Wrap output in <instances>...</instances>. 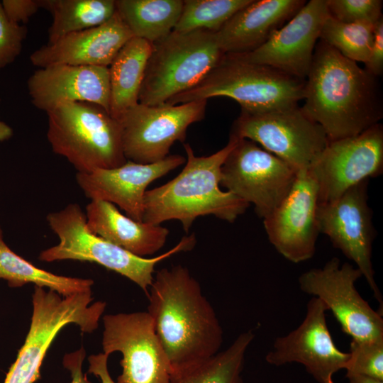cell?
<instances>
[{"label":"cell","instance_id":"obj_1","mask_svg":"<svg viewBox=\"0 0 383 383\" xmlns=\"http://www.w3.org/2000/svg\"><path fill=\"white\" fill-rule=\"evenodd\" d=\"M147 296L148 312L173 372L221 351V323L199 282L186 267L177 265L158 270Z\"/></svg>","mask_w":383,"mask_h":383},{"label":"cell","instance_id":"obj_2","mask_svg":"<svg viewBox=\"0 0 383 383\" xmlns=\"http://www.w3.org/2000/svg\"><path fill=\"white\" fill-rule=\"evenodd\" d=\"M303 100L302 111L329 140L355 136L383 116L378 77L321 40L315 48Z\"/></svg>","mask_w":383,"mask_h":383},{"label":"cell","instance_id":"obj_3","mask_svg":"<svg viewBox=\"0 0 383 383\" xmlns=\"http://www.w3.org/2000/svg\"><path fill=\"white\" fill-rule=\"evenodd\" d=\"M238 138L230 135L227 145L209 156H196L189 143L184 145L187 162L174 179L147 190L143 221L152 225L177 220L188 232L197 217L213 215L234 222L249 204L221 190V167Z\"/></svg>","mask_w":383,"mask_h":383},{"label":"cell","instance_id":"obj_4","mask_svg":"<svg viewBox=\"0 0 383 383\" xmlns=\"http://www.w3.org/2000/svg\"><path fill=\"white\" fill-rule=\"evenodd\" d=\"M51 230L57 235L56 245L43 250L39 260L44 262L78 260L97 263L135 283L148 294L157 263L196 245L194 234L183 237L172 249L157 256L143 257L107 241L87 227L85 213L79 204L72 203L46 216Z\"/></svg>","mask_w":383,"mask_h":383},{"label":"cell","instance_id":"obj_5","mask_svg":"<svg viewBox=\"0 0 383 383\" xmlns=\"http://www.w3.org/2000/svg\"><path fill=\"white\" fill-rule=\"evenodd\" d=\"M304 86L305 80L274 67L224 54L197 84L166 104L176 105L226 96L236 101L242 111L263 112L298 105L304 99Z\"/></svg>","mask_w":383,"mask_h":383},{"label":"cell","instance_id":"obj_6","mask_svg":"<svg viewBox=\"0 0 383 383\" xmlns=\"http://www.w3.org/2000/svg\"><path fill=\"white\" fill-rule=\"evenodd\" d=\"M46 113L47 138L52 151L65 157L78 173L112 169L126 162L121 125L102 106L67 102Z\"/></svg>","mask_w":383,"mask_h":383},{"label":"cell","instance_id":"obj_7","mask_svg":"<svg viewBox=\"0 0 383 383\" xmlns=\"http://www.w3.org/2000/svg\"><path fill=\"white\" fill-rule=\"evenodd\" d=\"M224 53L215 33L173 30L152 43L140 87L138 103L159 105L197 84Z\"/></svg>","mask_w":383,"mask_h":383},{"label":"cell","instance_id":"obj_8","mask_svg":"<svg viewBox=\"0 0 383 383\" xmlns=\"http://www.w3.org/2000/svg\"><path fill=\"white\" fill-rule=\"evenodd\" d=\"M91 291L62 296L55 291L35 286L33 314L28 333L4 383H34L45 354L57 333L67 325L75 324L84 333H92L106 304H91Z\"/></svg>","mask_w":383,"mask_h":383},{"label":"cell","instance_id":"obj_9","mask_svg":"<svg viewBox=\"0 0 383 383\" xmlns=\"http://www.w3.org/2000/svg\"><path fill=\"white\" fill-rule=\"evenodd\" d=\"M230 135L260 145L297 171L309 170L329 141L298 105L263 112L241 110Z\"/></svg>","mask_w":383,"mask_h":383},{"label":"cell","instance_id":"obj_10","mask_svg":"<svg viewBox=\"0 0 383 383\" xmlns=\"http://www.w3.org/2000/svg\"><path fill=\"white\" fill-rule=\"evenodd\" d=\"M299 171L248 139H238L221 167L220 185L246 203L262 219L291 190Z\"/></svg>","mask_w":383,"mask_h":383},{"label":"cell","instance_id":"obj_11","mask_svg":"<svg viewBox=\"0 0 383 383\" xmlns=\"http://www.w3.org/2000/svg\"><path fill=\"white\" fill-rule=\"evenodd\" d=\"M206 104V100L176 105L138 103L128 109L117 119L126 160L150 164L165 159L174 143L185 140L188 127L204 118Z\"/></svg>","mask_w":383,"mask_h":383},{"label":"cell","instance_id":"obj_12","mask_svg":"<svg viewBox=\"0 0 383 383\" xmlns=\"http://www.w3.org/2000/svg\"><path fill=\"white\" fill-rule=\"evenodd\" d=\"M362 277L357 267L348 262L341 265L338 257H333L323 267L302 273L298 282L303 292L326 305L351 339H382V314L374 311L355 287Z\"/></svg>","mask_w":383,"mask_h":383},{"label":"cell","instance_id":"obj_13","mask_svg":"<svg viewBox=\"0 0 383 383\" xmlns=\"http://www.w3.org/2000/svg\"><path fill=\"white\" fill-rule=\"evenodd\" d=\"M103 324V353L122 355L117 383H170L173 370L148 311L107 314Z\"/></svg>","mask_w":383,"mask_h":383},{"label":"cell","instance_id":"obj_14","mask_svg":"<svg viewBox=\"0 0 383 383\" xmlns=\"http://www.w3.org/2000/svg\"><path fill=\"white\" fill-rule=\"evenodd\" d=\"M369 179L348 189L337 199L318 204L319 233L326 235L333 245L353 261L365 278L382 314L383 299L374 279L372 262L374 228L367 204Z\"/></svg>","mask_w":383,"mask_h":383},{"label":"cell","instance_id":"obj_15","mask_svg":"<svg viewBox=\"0 0 383 383\" xmlns=\"http://www.w3.org/2000/svg\"><path fill=\"white\" fill-rule=\"evenodd\" d=\"M318 189V204L334 201L355 184L383 172L380 123L352 137L329 140L309 170Z\"/></svg>","mask_w":383,"mask_h":383},{"label":"cell","instance_id":"obj_16","mask_svg":"<svg viewBox=\"0 0 383 383\" xmlns=\"http://www.w3.org/2000/svg\"><path fill=\"white\" fill-rule=\"evenodd\" d=\"M326 305L313 296L299 326L274 340L265 356L267 362L274 366L299 363L318 383H334L333 376L344 370L349 353L340 350L334 343L326 323Z\"/></svg>","mask_w":383,"mask_h":383},{"label":"cell","instance_id":"obj_17","mask_svg":"<svg viewBox=\"0 0 383 383\" xmlns=\"http://www.w3.org/2000/svg\"><path fill=\"white\" fill-rule=\"evenodd\" d=\"M318 204L317 184L309 170H301L287 196L263 218L270 243L290 262L306 261L315 253Z\"/></svg>","mask_w":383,"mask_h":383},{"label":"cell","instance_id":"obj_18","mask_svg":"<svg viewBox=\"0 0 383 383\" xmlns=\"http://www.w3.org/2000/svg\"><path fill=\"white\" fill-rule=\"evenodd\" d=\"M328 16L326 0H310L259 48L233 55L245 62L267 65L306 80L317 40Z\"/></svg>","mask_w":383,"mask_h":383},{"label":"cell","instance_id":"obj_19","mask_svg":"<svg viewBox=\"0 0 383 383\" xmlns=\"http://www.w3.org/2000/svg\"><path fill=\"white\" fill-rule=\"evenodd\" d=\"M179 155H169L150 164L127 160L112 169H100L88 173H77L76 181L91 200H101L117 205L127 216L143 221L144 199L150 183L184 163Z\"/></svg>","mask_w":383,"mask_h":383},{"label":"cell","instance_id":"obj_20","mask_svg":"<svg viewBox=\"0 0 383 383\" xmlns=\"http://www.w3.org/2000/svg\"><path fill=\"white\" fill-rule=\"evenodd\" d=\"M33 104L46 113L67 102L98 104L109 113L108 67L56 64L39 68L28 80Z\"/></svg>","mask_w":383,"mask_h":383},{"label":"cell","instance_id":"obj_21","mask_svg":"<svg viewBox=\"0 0 383 383\" xmlns=\"http://www.w3.org/2000/svg\"><path fill=\"white\" fill-rule=\"evenodd\" d=\"M133 36L116 11L105 23L66 35L30 56L39 68L52 65L109 67L121 48Z\"/></svg>","mask_w":383,"mask_h":383},{"label":"cell","instance_id":"obj_22","mask_svg":"<svg viewBox=\"0 0 383 383\" xmlns=\"http://www.w3.org/2000/svg\"><path fill=\"white\" fill-rule=\"evenodd\" d=\"M304 0H252L215 33L224 54H245L265 44L305 4Z\"/></svg>","mask_w":383,"mask_h":383},{"label":"cell","instance_id":"obj_23","mask_svg":"<svg viewBox=\"0 0 383 383\" xmlns=\"http://www.w3.org/2000/svg\"><path fill=\"white\" fill-rule=\"evenodd\" d=\"M85 216L92 233L139 257L159 251L170 233L160 225L133 220L105 201L91 200L86 206Z\"/></svg>","mask_w":383,"mask_h":383},{"label":"cell","instance_id":"obj_24","mask_svg":"<svg viewBox=\"0 0 383 383\" xmlns=\"http://www.w3.org/2000/svg\"><path fill=\"white\" fill-rule=\"evenodd\" d=\"M152 50V43L133 37L109 65V113L114 118L118 119L138 104V95Z\"/></svg>","mask_w":383,"mask_h":383},{"label":"cell","instance_id":"obj_25","mask_svg":"<svg viewBox=\"0 0 383 383\" xmlns=\"http://www.w3.org/2000/svg\"><path fill=\"white\" fill-rule=\"evenodd\" d=\"M182 0H117L116 11L134 37L150 43L171 33L180 17Z\"/></svg>","mask_w":383,"mask_h":383},{"label":"cell","instance_id":"obj_26","mask_svg":"<svg viewBox=\"0 0 383 383\" xmlns=\"http://www.w3.org/2000/svg\"><path fill=\"white\" fill-rule=\"evenodd\" d=\"M0 279L7 281L10 287H20L32 283L47 287L62 296L90 292L91 279L65 277L40 269L13 252L4 240L0 226Z\"/></svg>","mask_w":383,"mask_h":383},{"label":"cell","instance_id":"obj_27","mask_svg":"<svg viewBox=\"0 0 383 383\" xmlns=\"http://www.w3.org/2000/svg\"><path fill=\"white\" fill-rule=\"evenodd\" d=\"M254 338L252 330L240 333L226 349L209 359L174 371L170 383H243L245 354Z\"/></svg>","mask_w":383,"mask_h":383},{"label":"cell","instance_id":"obj_28","mask_svg":"<svg viewBox=\"0 0 383 383\" xmlns=\"http://www.w3.org/2000/svg\"><path fill=\"white\" fill-rule=\"evenodd\" d=\"M43 9L52 17L48 45L70 33L101 25L116 11L114 0H43Z\"/></svg>","mask_w":383,"mask_h":383},{"label":"cell","instance_id":"obj_29","mask_svg":"<svg viewBox=\"0 0 383 383\" xmlns=\"http://www.w3.org/2000/svg\"><path fill=\"white\" fill-rule=\"evenodd\" d=\"M375 24L343 23L329 15L323 25L319 39L346 58L365 64L373 41Z\"/></svg>","mask_w":383,"mask_h":383},{"label":"cell","instance_id":"obj_30","mask_svg":"<svg viewBox=\"0 0 383 383\" xmlns=\"http://www.w3.org/2000/svg\"><path fill=\"white\" fill-rule=\"evenodd\" d=\"M252 0H186L179 21L174 28L177 32L206 30L218 31L238 11Z\"/></svg>","mask_w":383,"mask_h":383},{"label":"cell","instance_id":"obj_31","mask_svg":"<svg viewBox=\"0 0 383 383\" xmlns=\"http://www.w3.org/2000/svg\"><path fill=\"white\" fill-rule=\"evenodd\" d=\"M348 353L344 367L346 376L364 374L383 380V338L351 339Z\"/></svg>","mask_w":383,"mask_h":383},{"label":"cell","instance_id":"obj_32","mask_svg":"<svg viewBox=\"0 0 383 383\" xmlns=\"http://www.w3.org/2000/svg\"><path fill=\"white\" fill-rule=\"evenodd\" d=\"M329 15L348 23L375 24L382 17L381 0H326Z\"/></svg>","mask_w":383,"mask_h":383},{"label":"cell","instance_id":"obj_33","mask_svg":"<svg viewBox=\"0 0 383 383\" xmlns=\"http://www.w3.org/2000/svg\"><path fill=\"white\" fill-rule=\"evenodd\" d=\"M27 28L9 20L0 1V69L13 62L20 55Z\"/></svg>","mask_w":383,"mask_h":383},{"label":"cell","instance_id":"obj_34","mask_svg":"<svg viewBox=\"0 0 383 383\" xmlns=\"http://www.w3.org/2000/svg\"><path fill=\"white\" fill-rule=\"evenodd\" d=\"M1 6L5 15L14 23H26L40 9L43 0H3Z\"/></svg>","mask_w":383,"mask_h":383},{"label":"cell","instance_id":"obj_35","mask_svg":"<svg viewBox=\"0 0 383 383\" xmlns=\"http://www.w3.org/2000/svg\"><path fill=\"white\" fill-rule=\"evenodd\" d=\"M365 69L372 74L379 77L383 72V18L375 24L374 38Z\"/></svg>","mask_w":383,"mask_h":383},{"label":"cell","instance_id":"obj_36","mask_svg":"<svg viewBox=\"0 0 383 383\" xmlns=\"http://www.w3.org/2000/svg\"><path fill=\"white\" fill-rule=\"evenodd\" d=\"M86 351L83 347L64 356L62 364L65 368L70 372L72 378L70 383H92L82 371Z\"/></svg>","mask_w":383,"mask_h":383},{"label":"cell","instance_id":"obj_37","mask_svg":"<svg viewBox=\"0 0 383 383\" xmlns=\"http://www.w3.org/2000/svg\"><path fill=\"white\" fill-rule=\"evenodd\" d=\"M109 355L104 353L91 355L88 357V372L98 377L101 383H117L111 377L108 369Z\"/></svg>","mask_w":383,"mask_h":383},{"label":"cell","instance_id":"obj_38","mask_svg":"<svg viewBox=\"0 0 383 383\" xmlns=\"http://www.w3.org/2000/svg\"><path fill=\"white\" fill-rule=\"evenodd\" d=\"M349 383H383V380L364 374L347 375Z\"/></svg>","mask_w":383,"mask_h":383},{"label":"cell","instance_id":"obj_39","mask_svg":"<svg viewBox=\"0 0 383 383\" xmlns=\"http://www.w3.org/2000/svg\"><path fill=\"white\" fill-rule=\"evenodd\" d=\"M13 135L12 128L0 121V141L7 140Z\"/></svg>","mask_w":383,"mask_h":383}]
</instances>
